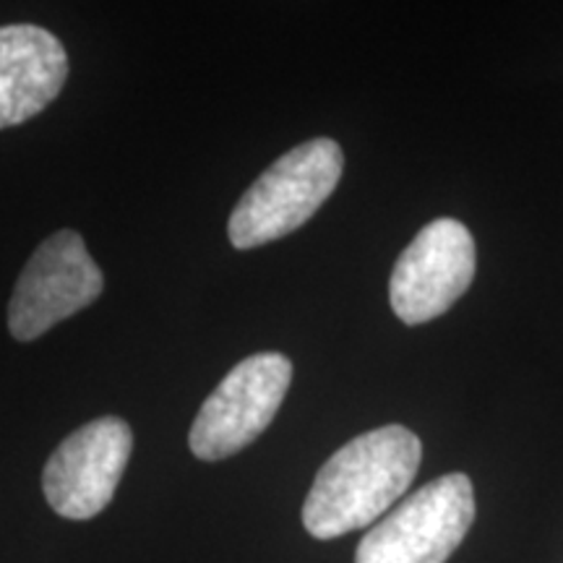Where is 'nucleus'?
Listing matches in <instances>:
<instances>
[{
  "label": "nucleus",
  "instance_id": "nucleus-6",
  "mask_svg": "<svg viewBox=\"0 0 563 563\" xmlns=\"http://www.w3.org/2000/svg\"><path fill=\"white\" fill-rule=\"evenodd\" d=\"M475 262V241L460 220L428 222L394 264L391 311L410 327L439 319L470 290Z\"/></svg>",
  "mask_w": 563,
  "mask_h": 563
},
{
  "label": "nucleus",
  "instance_id": "nucleus-2",
  "mask_svg": "<svg viewBox=\"0 0 563 563\" xmlns=\"http://www.w3.org/2000/svg\"><path fill=\"white\" fill-rule=\"evenodd\" d=\"M342 170L344 154L334 139L306 141L282 154L232 209L230 243L249 251L290 235L334 194Z\"/></svg>",
  "mask_w": 563,
  "mask_h": 563
},
{
  "label": "nucleus",
  "instance_id": "nucleus-4",
  "mask_svg": "<svg viewBox=\"0 0 563 563\" xmlns=\"http://www.w3.org/2000/svg\"><path fill=\"white\" fill-rule=\"evenodd\" d=\"M292 363L282 352H256L232 368L196 415L188 443L203 462L238 454L262 435L285 402Z\"/></svg>",
  "mask_w": 563,
  "mask_h": 563
},
{
  "label": "nucleus",
  "instance_id": "nucleus-3",
  "mask_svg": "<svg viewBox=\"0 0 563 563\" xmlns=\"http://www.w3.org/2000/svg\"><path fill=\"white\" fill-rule=\"evenodd\" d=\"M475 522V488L464 473L422 485L357 545L355 563H446Z\"/></svg>",
  "mask_w": 563,
  "mask_h": 563
},
{
  "label": "nucleus",
  "instance_id": "nucleus-8",
  "mask_svg": "<svg viewBox=\"0 0 563 563\" xmlns=\"http://www.w3.org/2000/svg\"><path fill=\"white\" fill-rule=\"evenodd\" d=\"M66 79L68 55L53 32L34 24L0 26V131L40 115Z\"/></svg>",
  "mask_w": 563,
  "mask_h": 563
},
{
  "label": "nucleus",
  "instance_id": "nucleus-5",
  "mask_svg": "<svg viewBox=\"0 0 563 563\" xmlns=\"http://www.w3.org/2000/svg\"><path fill=\"white\" fill-rule=\"evenodd\" d=\"M104 290V277L74 230L53 232L37 245L19 274L9 302V329L19 342H32L55 323L89 308Z\"/></svg>",
  "mask_w": 563,
  "mask_h": 563
},
{
  "label": "nucleus",
  "instance_id": "nucleus-7",
  "mask_svg": "<svg viewBox=\"0 0 563 563\" xmlns=\"http://www.w3.org/2000/svg\"><path fill=\"white\" fill-rule=\"evenodd\" d=\"M131 449V426L115 415L91 420L70 433L42 473V490L51 509L79 522L102 514L123 481Z\"/></svg>",
  "mask_w": 563,
  "mask_h": 563
},
{
  "label": "nucleus",
  "instance_id": "nucleus-1",
  "mask_svg": "<svg viewBox=\"0 0 563 563\" xmlns=\"http://www.w3.org/2000/svg\"><path fill=\"white\" fill-rule=\"evenodd\" d=\"M422 443L410 428L384 426L329 456L302 504V525L316 540L376 525L418 475Z\"/></svg>",
  "mask_w": 563,
  "mask_h": 563
}]
</instances>
